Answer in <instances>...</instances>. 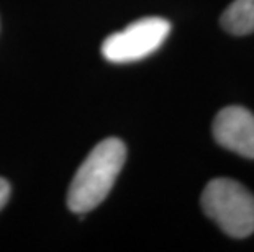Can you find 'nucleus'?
I'll return each instance as SVG.
<instances>
[{
	"instance_id": "1",
	"label": "nucleus",
	"mask_w": 254,
	"mask_h": 252,
	"mask_svg": "<svg viewBox=\"0 0 254 252\" xmlns=\"http://www.w3.org/2000/svg\"><path fill=\"white\" fill-rule=\"evenodd\" d=\"M127 159L120 139L100 141L80 164L69 187L67 206L74 213H89L105 200Z\"/></svg>"
},
{
	"instance_id": "2",
	"label": "nucleus",
	"mask_w": 254,
	"mask_h": 252,
	"mask_svg": "<svg viewBox=\"0 0 254 252\" xmlns=\"http://www.w3.org/2000/svg\"><path fill=\"white\" fill-rule=\"evenodd\" d=\"M205 214L231 238L254 233V195L231 179H213L200 198Z\"/></svg>"
},
{
	"instance_id": "3",
	"label": "nucleus",
	"mask_w": 254,
	"mask_h": 252,
	"mask_svg": "<svg viewBox=\"0 0 254 252\" xmlns=\"http://www.w3.org/2000/svg\"><path fill=\"white\" fill-rule=\"evenodd\" d=\"M171 33L166 18L148 17L129 23L123 31L110 35L102 45V54L110 62H134L158 51Z\"/></svg>"
},
{
	"instance_id": "4",
	"label": "nucleus",
	"mask_w": 254,
	"mask_h": 252,
	"mask_svg": "<svg viewBox=\"0 0 254 252\" xmlns=\"http://www.w3.org/2000/svg\"><path fill=\"white\" fill-rule=\"evenodd\" d=\"M213 136L220 146L243 157L254 159V113L245 106H226L213 121Z\"/></svg>"
},
{
	"instance_id": "5",
	"label": "nucleus",
	"mask_w": 254,
	"mask_h": 252,
	"mask_svg": "<svg viewBox=\"0 0 254 252\" xmlns=\"http://www.w3.org/2000/svg\"><path fill=\"white\" fill-rule=\"evenodd\" d=\"M221 26L231 35L245 36L254 31V0H233L221 15Z\"/></svg>"
},
{
	"instance_id": "6",
	"label": "nucleus",
	"mask_w": 254,
	"mask_h": 252,
	"mask_svg": "<svg viewBox=\"0 0 254 252\" xmlns=\"http://www.w3.org/2000/svg\"><path fill=\"white\" fill-rule=\"evenodd\" d=\"M10 197V185L5 179H0V210L5 206Z\"/></svg>"
}]
</instances>
